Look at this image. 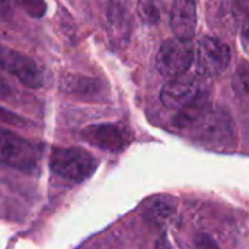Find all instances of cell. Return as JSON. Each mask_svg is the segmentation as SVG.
I'll return each mask as SVG.
<instances>
[{"mask_svg": "<svg viewBox=\"0 0 249 249\" xmlns=\"http://www.w3.org/2000/svg\"><path fill=\"white\" fill-rule=\"evenodd\" d=\"M48 165L60 178L80 184L93 175L98 168V160L80 147H54L50 153Z\"/></svg>", "mask_w": 249, "mask_h": 249, "instance_id": "1", "label": "cell"}, {"mask_svg": "<svg viewBox=\"0 0 249 249\" xmlns=\"http://www.w3.org/2000/svg\"><path fill=\"white\" fill-rule=\"evenodd\" d=\"M190 131L201 144L214 149H225L235 143L233 121L223 109H210Z\"/></svg>", "mask_w": 249, "mask_h": 249, "instance_id": "2", "label": "cell"}, {"mask_svg": "<svg viewBox=\"0 0 249 249\" xmlns=\"http://www.w3.org/2000/svg\"><path fill=\"white\" fill-rule=\"evenodd\" d=\"M0 163L22 172H34L39 163V150L16 133L0 127Z\"/></svg>", "mask_w": 249, "mask_h": 249, "instance_id": "3", "label": "cell"}, {"mask_svg": "<svg viewBox=\"0 0 249 249\" xmlns=\"http://www.w3.org/2000/svg\"><path fill=\"white\" fill-rule=\"evenodd\" d=\"M194 60V47L191 41L179 38L165 41L156 53L155 66L163 77L182 76Z\"/></svg>", "mask_w": 249, "mask_h": 249, "instance_id": "4", "label": "cell"}, {"mask_svg": "<svg viewBox=\"0 0 249 249\" xmlns=\"http://www.w3.org/2000/svg\"><path fill=\"white\" fill-rule=\"evenodd\" d=\"M80 137L105 152L120 153L133 142V133L123 123H99L88 125L82 130Z\"/></svg>", "mask_w": 249, "mask_h": 249, "instance_id": "5", "label": "cell"}, {"mask_svg": "<svg viewBox=\"0 0 249 249\" xmlns=\"http://www.w3.org/2000/svg\"><path fill=\"white\" fill-rule=\"evenodd\" d=\"M0 70L18 79L22 85L36 89L44 83L41 67L28 55L0 44Z\"/></svg>", "mask_w": 249, "mask_h": 249, "instance_id": "6", "label": "cell"}, {"mask_svg": "<svg viewBox=\"0 0 249 249\" xmlns=\"http://www.w3.org/2000/svg\"><path fill=\"white\" fill-rule=\"evenodd\" d=\"M232 58L229 45L219 38L204 36L197 48V73L204 77H212L223 73Z\"/></svg>", "mask_w": 249, "mask_h": 249, "instance_id": "7", "label": "cell"}, {"mask_svg": "<svg viewBox=\"0 0 249 249\" xmlns=\"http://www.w3.org/2000/svg\"><path fill=\"white\" fill-rule=\"evenodd\" d=\"M200 83L191 76H179L168 82L160 90V102L172 111H181L198 95Z\"/></svg>", "mask_w": 249, "mask_h": 249, "instance_id": "8", "label": "cell"}, {"mask_svg": "<svg viewBox=\"0 0 249 249\" xmlns=\"http://www.w3.org/2000/svg\"><path fill=\"white\" fill-rule=\"evenodd\" d=\"M171 28L177 38L191 41L197 29V6L194 0H174L171 9Z\"/></svg>", "mask_w": 249, "mask_h": 249, "instance_id": "9", "label": "cell"}, {"mask_svg": "<svg viewBox=\"0 0 249 249\" xmlns=\"http://www.w3.org/2000/svg\"><path fill=\"white\" fill-rule=\"evenodd\" d=\"M107 20L112 42L125 45L131 34V16L123 0H108Z\"/></svg>", "mask_w": 249, "mask_h": 249, "instance_id": "10", "label": "cell"}, {"mask_svg": "<svg viewBox=\"0 0 249 249\" xmlns=\"http://www.w3.org/2000/svg\"><path fill=\"white\" fill-rule=\"evenodd\" d=\"M210 109V98L206 92H201L193 102H190L185 108L178 111L177 117L174 118V125L178 130H190Z\"/></svg>", "mask_w": 249, "mask_h": 249, "instance_id": "11", "label": "cell"}, {"mask_svg": "<svg viewBox=\"0 0 249 249\" xmlns=\"http://www.w3.org/2000/svg\"><path fill=\"white\" fill-rule=\"evenodd\" d=\"M61 89L67 95H76L80 98H93L101 93V83L96 79L85 77L79 74H66L61 79Z\"/></svg>", "mask_w": 249, "mask_h": 249, "instance_id": "12", "label": "cell"}, {"mask_svg": "<svg viewBox=\"0 0 249 249\" xmlns=\"http://www.w3.org/2000/svg\"><path fill=\"white\" fill-rule=\"evenodd\" d=\"M175 214V204L169 197H156L149 203L144 217L149 223L160 226L168 223Z\"/></svg>", "mask_w": 249, "mask_h": 249, "instance_id": "13", "label": "cell"}, {"mask_svg": "<svg viewBox=\"0 0 249 249\" xmlns=\"http://www.w3.org/2000/svg\"><path fill=\"white\" fill-rule=\"evenodd\" d=\"M232 86L235 89V93L241 99L249 101V61L242 60L233 73L232 77Z\"/></svg>", "mask_w": 249, "mask_h": 249, "instance_id": "14", "label": "cell"}, {"mask_svg": "<svg viewBox=\"0 0 249 249\" xmlns=\"http://www.w3.org/2000/svg\"><path fill=\"white\" fill-rule=\"evenodd\" d=\"M137 13L144 23L156 25L162 16V3L160 0H139Z\"/></svg>", "mask_w": 249, "mask_h": 249, "instance_id": "15", "label": "cell"}, {"mask_svg": "<svg viewBox=\"0 0 249 249\" xmlns=\"http://www.w3.org/2000/svg\"><path fill=\"white\" fill-rule=\"evenodd\" d=\"M15 1L32 18H41L47 9L42 0H15Z\"/></svg>", "mask_w": 249, "mask_h": 249, "instance_id": "16", "label": "cell"}, {"mask_svg": "<svg viewBox=\"0 0 249 249\" xmlns=\"http://www.w3.org/2000/svg\"><path fill=\"white\" fill-rule=\"evenodd\" d=\"M0 123H4V124H10V125H15V127H25L29 124V121L23 120L20 115L6 109V108H1L0 107Z\"/></svg>", "mask_w": 249, "mask_h": 249, "instance_id": "17", "label": "cell"}, {"mask_svg": "<svg viewBox=\"0 0 249 249\" xmlns=\"http://www.w3.org/2000/svg\"><path fill=\"white\" fill-rule=\"evenodd\" d=\"M194 249H219V247L212 236L203 233L194 238Z\"/></svg>", "mask_w": 249, "mask_h": 249, "instance_id": "18", "label": "cell"}, {"mask_svg": "<svg viewBox=\"0 0 249 249\" xmlns=\"http://www.w3.org/2000/svg\"><path fill=\"white\" fill-rule=\"evenodd\" d=\"M10 0H0V18L7 19L10 16Z\"/></svg>", "mask_w": 249, "mask_h": 249, "instance_id": "19", "label": "cell"}, {"mask_svg": "<svg viewBox=\"0 0 249 249\" xmlns=\"http://www.w3.org/2000/svg\"><path fill=\"white\" fill-rule=\"evenodd\" d=\"M10 92H12V89H10V86L6 83V80L0 76V99H6L9 95H10Z\"/></svg>", "mask_w": 249, "mask_h": 249, "instance_id": "20", "label": "cell"}, {"mask_svg": "<svg viewBox=\"0 0 249 249\" xmlns=\"http://www.w3.org/2000/svg\"><path fill=\"white\" fill-rule=\"evenodd\" d=\"M155 249H174L172 248V245H171V242L168 241V238H166V235H162L159 239H158V242H156V247Z\"/></svg>", "mask_w": 249, "mask_h": 249, "instance_id": "21", "label": "cell"}]
</instances>
